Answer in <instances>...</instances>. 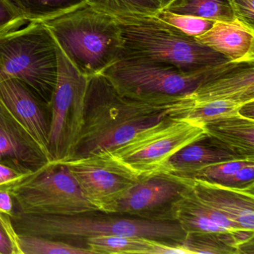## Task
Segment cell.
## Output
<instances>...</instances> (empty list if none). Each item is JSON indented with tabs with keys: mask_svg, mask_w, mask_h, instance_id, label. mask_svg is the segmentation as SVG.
Segmentation results:
<instances>
[{
	"mask_svg": "<svg viewBox=\"0 0 254 254\" xmlns=\"http://www.w3.org/2000/svg\"><path fill=\"white\" fill-rule=\"evenodd\" d=\"M169 107L123 97L102 74L88 78L81 130L65 161L99 155L124 145L169 117Z\"/></svg>",
	"mask_w": 254,
	"mask_h": 254,
	"instance_id": "1",
	"label": "cell"
},
{
	"mask_svg": "<svg viewBox=\"0 0 254 254\" xmlns=\"http://www.w3.org/2000/svg\"><path fill=\"white\" fill-rule=\"evenodd\" d=\"M19 235L83 242L99 236L141 237L178 244L187 233L176 221H156L96 210L74 215H28L12 218ZM73 243V242H72Z\"/></svg>",
	"mask_w": 254,
	"mask_h": 254,
	"instance_id": "2",
	"label": "cell"
},
{
	"mask_svg": "<svg viewBox=\"0 0 254 254\" xmlns=\"http://www.w3.org/2000/svg\"><path fill=\"white\" fill-rule=\"evenodd\" d=\"M44 23L65 57L87 78L123 59L121 29L111 14L85 4Z\"/></svg>",
	"mask_w": 254,
	"mask_h": 254,
	"instance_id": "3",
	"label": "cell"
},
{
	"mask_svg": "<svg viewBox=\"0 0 254 254\" xmlns=\"http://www.w3.org/2000/svg\"><path fill=\"white\" fill-rule=\"evenodd\" d=\"M123 41L125 58H141L170 64L187 73L231 63L227 58L197 42L154 15L116 17Z\"/></svg>",
	"mask_w": 254,
	"mask_h": 254,
	"instance_id": "4",
	"label": "cell"
},
{
	"mask_svg": "<svg viewBox=\"0 0 254 254\" xmlns=\"http://www.w3.org/2000/svg\"><path fill=\"white\" fill-rule=\"evenodd\" d=\"M235 64L228 63L207 70L187 73L165 62L125 58L102 74L123 97L149 105L170 106L189 96L204 81Z\"/></svg>",
	"mask_w": 254,
	"mask_h": 254,
	"instance_id": "5",
	"label": "cell"
},
{
	"mask_svg": "<svg viewBox=\"0 0 254 254\" xmlns=\"http://www.w3.org/2000/svg\"><path fill=\"white\" fill-rule=\"evenodd\" d=\"M58 45L44 23L0 35V69L50 104L59 71Z\"/></svg>",
	"mask_w": 254,
	"mask_h": 254,
	"instance_id": "6",
	"label": "cell"
},
{
	"mask_svg": "<svg viewBox=\"0 0 254 254\" xmlns=\"http://www.w3.org/2000/svg\"><path fill=\"white\" fill-rule=\"evenodd\" d=\"M206 133L200 123L169 116L124 145L99 155L141 178L166 172V165L175 153Z\"/></svg>",
	"mask_w": 254,
	"mask_h": 254,
	"instance_id": "7",
	"label": "cell"
},
{
	"mask_svg": "<svg viewBox=\"0 0 254 254\" xmlns=\"http://www.w3.org/2000/svg\"><path fill=\"white\" fill-rule=\"evenodd\" d=\"M58 45V44H57ZM59 71L50 102L51 125L48 151L52 163H61L70 155L82 125L88 78L81 75L57 48Z\"/></svg>",
	"mask_w": 254,
	"mask_h": 254,
	"instance_id": "8",
	"label": "cell"
},
{
	"mask_svg": "<svg viewBox=\"0 0 254 254\" xmlns=\"http://www.w3.org/2000/svg\"><path fill=\"white\" fill-rule=\"evenodd\" d=\"M15 211L28 215H74L97 209L65 165L50 163L11 193Z\"/></svg>",
	"mask_w": 254,
	"mask_h": 254,
	"instance_id": "9",
	"label": "cell"
},
{
	"mask_svg": "<svg viewBox=\"0 0 254 254\" xmlns=\"http://www.w3.org/2000/svg\"><path fill=\"white\" fill-rule=\"evenodd\" d=\"M191 179L167 172L141 177L108 207L106 213L156 221H175V205L191 188Z\"/></svg>",
	"mask_w": 254,
	"mask_h": 254,
	"instance_id": "10",
	"label": "cell"
},
{
	"mask_svg": "<svg viewBox=\"0 0 254 254\" xmlns=\"http://www.w3.org/2000/svg\"><path fill=\"white\" fill-rule=\"evenodd\" d=\"M61 164L68 168L86 198L101 212H106L113 202L139 178L101 155L67 160Z\"/></svg>",
	"mask_w": 254,
	"mask_h": 254,
	"instance_id": "11",
	"label": "cell"
},
{
	"mask_svg": "<svg viewBox=\"0 0 254 254\" xmlns=\"http://www.w3.org/2000/svg\"><path fill=\"white\" fill-rule=\"evenodd\" d=\"M0 102L27 130L50 160L48 151L51 125L50 104L44 102L26 84L7 75L1 69Z\"/></svg>",
	"mask_w": 254,
	"mask_h": 254,
	"instance_id": "12",
	"label": "cell"
},
{
	"mask_svg": "<svg viewBox=\"0 0 254 254\" xmlns=\"http://www.w3.org/2000/svg\"><path fill=\"white\" fill-rule=\"evenodd\" d=\"M254 101V62L236 64L216 76L204 81L195 90L176 103L209 101Z\"/></svg>",
	"mask_w": 254,
	"mask_h": 254,
	"instance_id": "13",
	"label": "cell"
},
{
	"mask_svg": "<svg viewBox=\"0 0 254 254\" xmlns=\"http://www.w3.org/2000/svg\"><path fill=\"white\" fill-rule=\"evenodd\" d=\"M173 218L187 233H229L244 243L254 241V231L241 228L219 211L200 201L191 191V184L174 206Z\"/></svg>",
	"mask_w": 254,
	"mask_h": 254,
	"instance_id": "14",
	"label": "cell"
},
{
	"mask_svg": "<svg viewBox=\"0 0 254 254\" xmlns=\"http://www.w3.org/2000/svg\"><path fill=\"white\" fill-rule=\"evenodd\" d=\"M191 191L200 201L214 208L241 228L254 231V190L224 187L191 179Z\"/></svg>",
	"mask_w": 254,
	"mask_h": 254,
	"instance_id": "15",
	"label": "cell"
},
{
	"mask_svg": "<svg viewBox=\"0 0 254 254\" xmlns=\"http://www.w3.org/2000/svg\"><path fill=\"white\" fill-rule=\"evenodd\" d=\"M239 159L246 158L206 133L175 153L166 165V172L191 179L203 168Z\"/></svg>",
	"mask_w": 254,
	"mask_h": 254,
	"instance_id": "16",
	"label": "cell"
},
{
	"mask_svg": "<svg viewBox=\"0 0 254 254\" xmlns=\"http://www.w3.org/2000/svg\"><path fill=\"white\" fill-rule=\"evenodd\" d=\"M194 38L231 63L254 62V30L237 20L215 21L209 30Z\"/></svg>",
	"mask_w": 254,
	"mask_h": 254,
	"instance_id": "17",
	"label": "cell"
},
{
	"mask_svg": "<svg viewBox=\"0 0 254 254\" xmlns=\"http://www.w3.org/2000/svg\"><path fill=\"white\" fill-rule=\"evenodd\" d=\"M12 158L41 169L52 163L27 130L0 102V160Z\"/></svg>",
	"mask_w": 254,
	"mask_h": 254,
	"instance_id": "18",
	"label": "cell"
},
{
	"mask_svg": "<svg viewBox=\"0 0 254 254\" xmlns=\"http://www.w3.org/2000/svg\"><path fill=\"white\" fill-rule=\"evenodd\" d=\"M205 131L246 159L254 160V119L234 116L209 122Z\"/></svg>",
	"mask_w": 254,
	"mask_h": 254,
	"instance_id": "19",
	"label": "cell"
},
{
	"mask_svg": "<svg viewBox=\"0 0 254 254\" xmlns=\"http://www.w3.org/2000/svg\"><path fill=\"white\" fill-rule=\"evenodd\" d=\"M191 179L240 190H254V160L239 159L211 165L193 175Z\"/></svg>",
	"mask_w": 254,
	"mask_h": 254,
	"instance_id": "20",
	"label": "cell"
},
{
	"mask_svg": "<svg viewBox=\"0 0 254 254\" xmlns=\"http://www.w3.org/2000/svg\"><path fill=\"white\" fill-rule=\"evenodd\" d=\"M247 103L222 100L175 103L169 107V114L173 118L185 119L204 126L209 122L240 115L242 107Z\"/></svg>",
	"mask_w": 254,
	"mask_h": 254,
	"instance_id": "21",
	"label": "cell"
},
{
	"mask_svg": "<svg viewBox=\"0 0 254 254\" xmlns=\"http://www.w3.org/2000/svg\"><path fill=\"white\" fill-rule=\"evenodd\" d=\"M27 23H44L85 5V0H5Z\"/></svg>",
	"mask_w": 254,
	"mask_h": 254,
	"instance_id": "22",
	"label": "cell"
},
{
	"mask_svg": "<svg viewBox=\"0 0 254 254\" xmlns=\"http://www.w3.org/2000/svg\"><path fill=\"white\" fill-rule=\"evenodd\" d=\"M229 233H189L179 244L188 254H239L247 244Z\"/></svg>",
	"mask_w": 254,
	"mask_h": 254,
	"instance_id": "23",
	"label": "cell"
},
{
	"mask_svg": "<svg viewBox=\"0 0 254 254\" xmlns=\"http://www.w3.org/2000/svg\"><path fill=\"white\" fill-rule=\"evenodd\" d=\"M163 10L213 21L236 20L230 0H174Z\"/></svg>",
	"mask_w": 254,
	"mask_h": 254,
	"instance_id": "24",
	"label": "cell"
},
{
	"mask_svg": "<svg viewBox=\"0 0 254 254\" xmlns=\"http://www.w3.org/2000/svg\"><path fill=\"white\" fill-rule=\"evenodd\" d=\"M152 239L129 236L87 238L84 244L93 254H153Z\"/></svg>",
	"mask_w": 254,
	"mask_h": 254,
	"instance_id": "25",
	"label": "cell"
},
{
	"mask_svg": "<svg viewBox=\"0 0 254 254\" xmlns=\"http://www.w3.org/2000/svg\"><path fill=\"white\" fill-rule=\"evenodd\" d=\"M22 254H93L85 245L42 236L19 235Z\"/></svg>",
	"mask_w": 254,
	"mask_h": 254,
	"instance_id": "26",
	"label": "cell"
},
{
	"mask_svg": "<svg viewBox=\"0 0 254 254\" xmlns=\"http://www.w3.org/2000/svg\"><path fill=\"white\" fill-rule=\"evenodd\" d=\"M92 8L115 17L154 15L160 8L152 0H85Z\"/></svg>",
	"mask_w": 254,
	"mask_h": 254,
	"instance_id": "27",
	"label": "cell"
},
{
	"mask_svg": "<svg viewBox=\"0 0 254 254\" xmlns=\"http://www.w3.org/2000/svg\"><path fill=\"white\" fill-rule=\"evenodd\" d=\"M48 165L41 169H35L14 159L0 160V190L11 194L16 189L38 175Z\"/></svg>",
	"mask_w": 254,
	"mask_h": 254,
	"instance_id": "28",
	"label": "cell"
},
{
	"mask_svg": "<svg viewBox=\"0 0 254 254\" xmlns=\"http://www.w3.org/2000/svg\"><path fill=\"white\" fill-rule=\"evenodd\" d=\"M157 18L191 37L199 36L211 29L215 21L194 16L175 14L161 9L154 14Z\"/></svg>",
	"mask_w": 254,
	"mask_h": 254,
	"instance_id": "29",
	"label": "cell"
},
{
	"mask_svg": "<svg viewBox=\"0 0 254 254\" xmlns=\"http://www.w3.org/2000/svg\"><path fill=\"white\" fill-rule=\"evenodd\" d=\"M0 254H22L11 217L0 213Z\"/></svg>",
	"mask_w": 254,
	"mask_h": 254,
	"instance_id": "30",
	"label": "cell"
},
{
	"mask_svg": "<svg viewBox=\"0 0 254 254\" xmlns=\"http://www.w3.org/2000/svg\"><path fill=\"white\" fill-rule=\"evenodd\" d=\"M27 23L5 0H0V35L17 30Z\"/></svg>",
	"mask_w": 254,
	"mask_h": 254,
	"instance_id": "31",
	"label": "cell"
},
{
	"mask_svg": "<svg viewBox=\"0 0 254 254\" xmlns=\"http://www.w3.org/2000/svg\"><path fill=\"white\" fill-rule=\"evenodd\" d=\"M235 18L254 30V0H230Z\"/></svg>",
	"mask_w": 254,
	"mask_h": 254,
	"instance_id": "32",
	"label": "cell"
},
{
	"mask_svg": "<svg viewBox=\"0 0 254 254\" xmlns=\"http://www.w3.org/2000/svg\"><path fill=\"white\" fill-rule=\"evenodd\" d=\"M14 201L11 193L0 190V213L12 217L14 214Z\"/></svg>",
	"mask_w": 254,
	"mask_h": 254,
	"instance_id": "33",
	"label": "cell"
},
{
	"mask_svg": "<svg viewBox=\"0 0 254 254\" xmlns=\"http://www.w3.org/2000/svg\"><path fill=\"white\" fill-rule=\"evenodd\" d=\"M152 1L160 7V9H163L168 6L171 2H173L174 0H152Z\"/></svg>",
	"mask_w": 254,
	"mask_h": 254,
	"instance_id": "34",
	"label": "cell"
}]
</instances>
